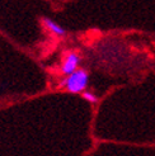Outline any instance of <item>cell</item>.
Returning <instances> with one entry per match:
<instances>
[{"mask_svg":"<svg viewBox=\"0 0 155 156\" xmlns=\"http://www.w3.org/2000/svg\"><path fill=\"white\" fill-rule=\"evenodd\" d=\"M88 80H89V75L85 70L78 69L70 75H67L66 80L63 83L64 87H66L67 91L78 94V93H81L85 90L88 85Z\"/></svg>","mask_w":155,"mask_h":156,"instance_id":"6da1fadb","label":"cell"},{"mask_svg":"<svg viewBox=\"0 0 155 156\" xmlns=\"http://www.w3.org/2000/svg\"><path fill=\"white\" fill-rule=\"evenodd\" d=\"M79 61H80V57L78 53H75V52L67 53V56L65 57V61H64V65H63V73L65 75L73 74L75 70H78Z\"/></svg>","mask_w":155,"mask_h":156,"instance_id":"7a4b0ae2","label":"cell"},{"mask_svg":"<svg viewBox=\"0 0 155 156\" xmlns=\"http://www.w3.org/2000/svg\"><path fill=\"white\" fill-rule=\"evenodd\" d=\"M43 24L51 33H55L57 36H64L65 34V29L61 26H59L56 22H53V20H51L49 18H43Z\"/></svg>","mask_w":155,"mask_h":156,"instance_id":"3957f363","label":"cell"},{"mask_svg":"<svg viewBox=\"0 0 155 156\" xmlns=\"http://www.w3.org/2000/svg\"><path fill=\"white\" fill-rule=\"evenodd\" d=\"M83 98L85 100H88V102H90V103H97L98 102V98L90 91H84L83 93Z\"/></svg>","mask_w":155,"mask_h":156,"instance_id":"277c9868","label":"cell"}]
</instances>
